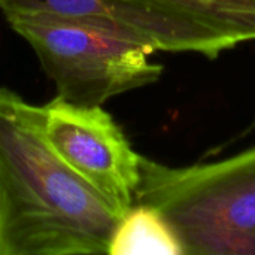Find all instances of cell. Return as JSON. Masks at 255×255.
<instances>
[{
    "label": "cell",
    "mask_w": 255,
    "mask_h": 255,
    "mask_svg": "<svg viewBox=\"0 0 255 255\" xmlns=\"http://www.w3.org/2000/svg\"><path fill=\"white\" fill-rule=\"evenodd\" d=\"M36 52L57 96L79 105L102 106L115 96L161 78L146 45L114 28L88 21L46 15L7 19Z\"/></svg>",
    "instance_id": "obj_3"
},
{
    "label": "cell",
    "mask_w": 255,
    "mask_h": 255,
    "mask_svg": "<svg viewBox=\"0 0 255 255\" xmlns=\"http://www.w3.org/2000/svg\"><path fill=\"white\" fill-rule=\"evenodd\" d=\"M40 109L51 146L121 218L134 205L142 157L123 128L102 106L72 103L58 96Z\"/></svg>",
    "instance_id": "obj_4"
},
{
    "label": "cell",
    "mask_w": 255,
    "mask_h": 255,
    "mask_svg": "<svg viewBox=\"0 0 255 255\" xmlns=\"http://www.w3.org/2000/svg\"><path fill=\"white\" fill-rule=\"evenodd\" d=\"M108 254L184 255V248L176 232L158 209L134 203L118 220Z\"/></svg>",
    "instance_id": "obj_6"
},
{
    "label": "cell",
    "mask_w": 255,
    "mask_h": 255,
    "mask_svg": "<svg viewBox=\"0 0 255 255\" xmlns=\"http://www.w3.org/2000/svg\"><path fill=\"white\" fill-rule=\"evenodd\" d=\"M164 46L217 55L255 39V0H120Z\"/></svg>",
    "instance_id": "obj_5"
},
{
    "label": "cell",
    "mask_w": 255,
    "mask_h": 255,
    "mask_svg": "<svg viewBox=\"0 0 255 255\" xmlns=\"http://www.w3.org/2000/svg\"><path fill=\"white\" fill-rule=\"evenodd\" d=\"M134 203L166 217L184 255H255V146L184 167L140 157Z\"/></svg>",
    "instance_id": "obj_2"
},
{
    "label": "cell",
    "mask_w": 255,
    "mask_h": 255,
    "mask_svg": "<svg viewBox=\"0 0 255 255\" xmlns=\"http://www.w3.org/2000/svg\"><path fill=\"white\" fill-rule=\"evenodd\" d=\"M120 217L51 146L42 109L0 85V255H102Z\"/></svg>",
    "instance_id": "obj_1"
}]
</instances>
